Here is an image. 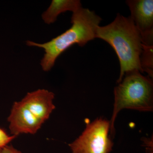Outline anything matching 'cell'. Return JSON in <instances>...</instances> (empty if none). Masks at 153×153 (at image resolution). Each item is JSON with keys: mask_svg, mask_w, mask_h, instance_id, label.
Wrapping results in <instances>:
<instances>
[{"mask_svg": "<svg viewBox=\"0 0 153 153\" xmlns=\"http://www.w3.org/2000/svg\"><path fill=\"white\" fill-rule=\"evenodd\" d=\"M54 97L53 92L38 89L27 94L21 101L35 116L44 123L55 109Z\"/></svg>", "mask_w": 153, "mask_h": 153, "instance_id": "52a82bcc", "label": "cell"}, {"mask_svg": "<svg viewBox=\"0 0 153 153\" xmlns=\"http://www.w3.org/2000/svg\"><path fill=\"white\" fill-rule=\"evenodd\" d=\"M81 7L79 0H53L49 8L42 14V19L46 24H52L60 14L68 11L74 13Z\"/></svg>", "mask_w": 153, "mask_h": 153, "instance_id": "ba28073f", "label": "cell"}, {"mask_svg": "<svg viewBox=\"0 0 153 153\" xmlns=\"http://www.w3.org/2000/svg\"><path fill=\"white\" fill-rule=\"evenodd\" d=\"M110 123L102 118L89 124L82 134L68 145L72 153H110L114 143L108 135Z\"/></svg>", "mask_w": 153, "mask_h": 153, "instance_id": "277c9868", "label": "cell"}, {"mask_svg": "<svg viewBox=\"0 0 153 153\" xmlns=\"http://www.w3.org/2000/svg\"><path fill=\"white\" fill-rule=\"evenodd\" d=\"M102 19L94 11L82 7L73 13L71 27L51 41L44 44L27 41V45L43 48L45 51L41 61L44 71H49L54 66L57 57L74 44L83 47L96 38L97 29Z\"/></svg>", "mask_w": 153, "mask_h": 153, "instance_id": "7a4b0ae2", "label": "cell"}, {"mask_svg": "<svg viewBox=\"0 0 153 153\" xmlns=\"http://www.w3.org/2000/svg\"><path fill=\"white\" fill-rule=\"evenodd\" d=\"M0 150H1V149H0Z\"/></svg>", "mask_w": 153, "mask_h": 153, "instance_id": "7c38bea8", "label": "cell"}, {"mask_svg": "<svg viewBox=\"0 0 153 153\" xmlns=\"http://www.w3.org/2000/svg\"><path fill=\"white\" fill-rule=\"evenodd\" d=\"M141 73L137 70L126 72L122 80L114 88V109L110 121V130L113 137L115 132V120L122 110L153 111V80L149 76H144Z\"/></svg>", "mask_w": 153, "mask_h": 153, "instance_id": "3957f363", "label": "cell"}, {"mask_svg": "<svg viewBox=\"0 0 153 153\" xmlns=\"http://www.w3.org/2000/svg\"><path fill=\"white\" fill-rule=\"evenodd\" d=\"M7 120L11 134L16 137L22 134H36L44 123L21 101L14 102Z\"/></svg>", "mask_w": 153, "mask_h": 153, "instance_id": "8992f818", "label": "cell"}, {"mask_svg": "<svg viewBox=\"0 0 153 153\" xmlns=\"http://www.w3.org/2000/svg\"><path fill=\"white\" fill-rule=\"evenodd\" d=\"M96 38L106 41L117 55L120 67L118 83L128 71L137 70L143 73L140 65L142 39L130 16L126 17L118 13L114 21L109 25L99 26Z\"/></svg>", "mask_w": 153, "mask_h": 153, "instance_id": "6da1fadb", "label": "cell"}, {"mask_svg": "<svg viewBox=\"0 0 153 153\" xmlns=\"http://www.w3.org/2000/svg\"><path fill=\"white\" fill-rule=\"evenodd\" d=\"M130 16L141 36L143 44L153 45V0H128Z\"/></svg>", "mask_w": 153, "mask_h": 153, "instance_id": "5b68a950", "label": "cell"}, {"mask_svg": "<svg viewBox=\"0 0 153 153\" xmlns=\"http://www.w3.org/2000/svg\"><path fill=\"white\" fill-rule=\"evenodd\" d=\"M0 153H23L21 151L15 149L12 146L8 145L5 146L0 150Z\"/></svg>", "mask_w": 153, "mask_h": 153, "instance_id": "8fae6325", "label": "cell"}, {"mask_svg": "<svg viewBox=\"0 0 153 153\" xmlns=\"http://www.w3.org/2000/svg\"><path fill=\"white\" fill-rule=\"evenodd\" d=\"M16 137L15 136L9 135L3 129L0 128V149L8 145Z\"/></svg>", "mask_w": 153, "mask_h": 153, "instance_id": "30bf717a", "label": "cell"}, {"mask_svg": "<svg viewBox=\"0 0 153 153\" xmlns=\"http://www.w3.org/2000/svg\"><path fill=\"white\" fill-rule=\"evenodd\" d=\"M140 65L143 73L146 72L148 76L153 78V45L143 44V49L140 56Z\"/></svg>", "mask_w": 153, "mask_h": 153, "instance_id": "9c48e42d", "label": "cell"}]
</instances>
